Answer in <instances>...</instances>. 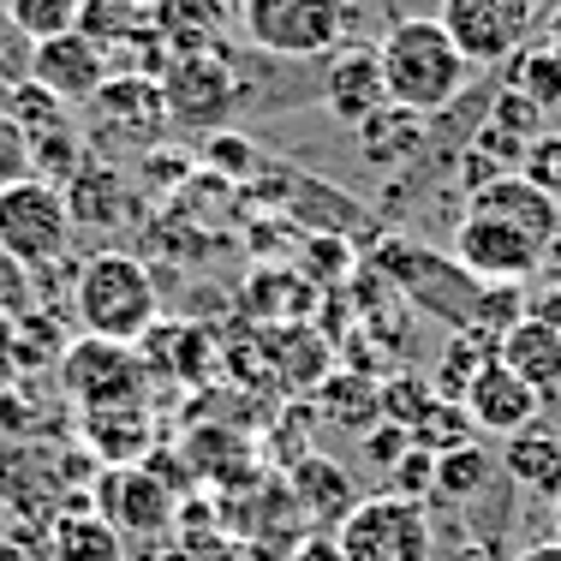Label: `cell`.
Segmentation results:
<instances>
[{"label":"cell","instance_id":"cell-3","mask_svg":"<svg viewBox=\"0 0 561 561\" xmlns=\"http://www.w3.org/2000/svg\"><path fill=\"white\" fill-rule=\"evenodd\" d=\"M358 24V0H239V36L270 60L341 55Z\"/></svg>","mask_w":561,"mask_h":561},{"label":"cell","instance_id":"cell-13","mask_svg":"<svg viewBox=\"0 0 561 561\" xmlns=\"http://www.w3.org/2000/svg\"><path fill=\"white\" fill-rule=\"evenodd\" d=\"M24 78L43 84L48 96H60L66 108H90L96 90L114 78V66H108V48H96L90 36L66 31V36H48V43H31V55H24Z\"/></svg>","mask_w":561,"mask_h":561},{"label":"cell","instance_id":"cell-27","mask_svg":"<svg viewBox=\"0 0 561 561\" xmlns=\"http://www.w3.org/2000/svg\"><path fill=\"white\" fill-rule=\"evenodd\" d=\"M55 561H119L126 543L102 514H55Z\"/></svg>","mask_w":561,"mask_h":561},{"label":"cell","instance_id":"cell-40","mask_svg":"<svg viewBox=\"0 0 561 561\" xmlns=\"http://www.w3.org/2000/svg\"><path fill=\"white\" fill-rule=\"evenodd\" d=\"M346 270H353V245H346V239L323 233V239H311V245H305V275H311V280L335 287V280H341Z\"/></svg>","mask_w":561,"mask_h":561},{"label":"cell","instance_id":"cell-10","mask_svg":"<svg viewBox=\"0 0 561 561\" xmlns=\"http://www.w3.org/2000/svg\"><path fill=\"white\" fill-rule=\"evenodd\" d=\"M84 119H90V138L108 144V150H156V138L168 131L162 84L144 72H114L84 108Z\"/></svg>","mask_w":561,"mask_h":561},{"label":"cell","instance_id":"cell-22","mask_svg":"<svg viewBox=\"0 0 561 561\" xmlns=\"http://www.w3.org/2000/svg\"><path fill=\"white\" fill-rule=\"evenodd\" d=\"M424 144H431V119L394 108V102H389L377 119H365V126H358V150H365V162L382 168V173L412 168V162L424 156Z\"/></svg>","mask_w":561,"mask_h":561},{"label":"cell","instance_id":"cell-47","mask_svg":"<svg viewBox=\"0 0 561 561\" xmlns=\"http://www.w3.org/2000/svg\"><path fill=\"white\" fill-rule=\"evenodd\" d=\"M460 561H502V556L484 550V543H472V550H460Z\"/></svg>","mask_w":561,"mask_h":561},{"label":"cell","instance_id":"cell-23","mask_svg":"<svg viewBox=\"0 0 561 561\" xmlns=\"http://www.w3.org/2000/svg\"><path fill=\"white\" fill-rule=\"evenodd\" d=\"M317 407H323L329 424L365 436L370 424H382V382L365 377V370H329V377L317 382Z\"/></svg>","mask_w":561,"mask_h":561},{"label":"cell","instance_id":"cell-16","mask_svg":"<svg viewBox=\"0 0 561 561\" xmlns=\"http://www.w3.org/2000/svg\"><path fill=\"white\" fill-rule=\"evenodd\" d=\"M466 412H472V424L484 436H514V431H526V424H538V407H543V394L531 389V382H519L514 370L502 365H490L484 377L466 389V400H460Z\"/></svg>","mask_w":561,"mask_h":561},{"label":"cell","instance_id":"cell-35","mask_svg":"<svg viewBox=\"0 0 561 561\" xmlns=\"http://www.w3.org/2000/svg\"><path fill=\"white\" fill-rule=\"evenodd\" d=\"M431 400H436V382L431 377H412V370L382 377V419L400 424V431H412V424L431 412Z\"/></svg>","mask_w":561,"mask_h":561},{"label":"cell","instance_id":"cell-21","mask_svg":"<svg viewBox=\"0 0 561 561\" xmlns=\"http://www.w3.org/2000/svg\"><path fill=\"white\" fill-rule=\"evenodd\" d=\"M150 448H156L150 407H119L84 419V454H96V466H144Z\"/></svg>","mask_w":561,"mask_h":561},{"label":"cell","instance_id":"cell-9","mask_svg":"<svg viewBox=\"0 0 561 561\" xmlns=\"http://www.w3.org/2000/svg\"><path fill=\"white\" fill-rule=\"evenodd\" d=\"M550 0H443V31L472 66H507L531 43Z\"/></svg>","mask_w":561,"mask_h":561},{"label":"cell","instance_id":"cell-34","mask_svg":"<svg viewBox=\"0 0 561 561\" xmlns=\"http://www.w3.org/2000/svg\"><path fill=\"white\" fill-rule=\"evenodd\" d=\"M490 126H496L502 138H514V144H526V150H531V144H538L543 131H550V114H543L538 102H526L519 90H507V84H502V96L490 102Z\"/></svg>","mask_w":561,"mask_h":561},{"label":"cell","instance_id":"cell-26","mask_svg":"<svg viewBox=\"0 0 561 561\" xmlns=\"http://www.w3.org/2000/svg\"><path fill=\"white\" fill-rule=\"evenodd\" d=\"M496 478H502V460L484 443H466L454 454H436V496H431V507H443V502L448 507H472L490 484H496Z\"/></svg>","mask_w":561,"mask_h":561},{"label":"cell","instance_id":"cell-49","mask_svg":"<svg viewBox=\"0 0 561 561\" xmlns=\"http://www.w3.org/2000/svg\"><path fill=\"white\" fill-rule=\"evenodd\" d=\"M550 507H556V538H561V496H556V502H550Z\"/></svg>","mask_w":561,"mask_h":561},{"label":"cell","instance_id":"cell-31","mask_svg":"<svg viewBox=\"0 0 561 561\" xmlns=\"http://www.w3.org/2000/svg\"><path fill=\"white\" fill-rule=\"evenodd\" d=\"M466 443H478V424H472V412H466L460 400H443V394H436L431 412L412 424V448L454 454V448H466Z\"/></svg>","mask_w":561,"mask_h":561},{"label":"cell","instance_id":"cell-5","mask_svg":"<svg viewBox=\"0 0 561 561\" xmlns=\"http://www.w3.org/2000/svg\"><path fill=\"white\" fill-rule=\"evenodd\" d=\"M162 108H168V131H197V138H216L239 119L245 108V78L227 48H197L180 55L162 72Z\"/></svg>","mask_w":561,"mask_h":561},{"label":"cell","instance_id":"cell-36","mask_svg":"<svg viewBox=\"0 0 561 561\" xmlns=\"http://www.w3.org/2000/svg\"><path fill=\"white\" fill-rule=\"evenodd\" d=\"M526 317H531V305H526V293H519L514 280H484V293H478V311H472L478 329L507 335V329L526 323Z\"/></svg>","mask_w":561,"mask_h":561},{"label":"cell","instance_id":"cell-32","mask_svg":"<svg viewBox=\"0 0 561 561\" xmlns=\"http://www.w3.org/2000/svg\"><path fill=\"white\" fill-rule=\"evenodd\" d=\"M275 365H280V377L287 382H323L329 377V358H335V346H329L323 335H311V329H280L275 335Z\"/></svg>","mask_w":561,"mask_h":561},{"label":"cell","instance_id":"cell-11","mask_svg":"<svg viewBox=\"0 0 561 561\" xmlns=\"http://www.w3.org/2000/svg\"><path fill=\"white\" fill-rule=\"evenodd\" d=\"M90 502H96V514L119 531V543L162 538V531H173V514H180L173 490L162 478H150L144 466H102Z\"/></svg>","mask_w":561,"mask_h":561},{"label":"cell","instance_id":"cell-2","mask_svg":"<svg viewBox=\"0 0 561 561\" xmlns=\"http://www.w3.org/2000/svg\"><path fill=\"white\" fill-rule=\"evenodd\" d=\"M72 305H78L84 335L119 341V346H138L156 323H162L156 275H150V263L131 257V251H96V257L78 263Z\"/></svg>","mask_w":561,"mask_h":561},{"label":"cell","instance_id":"cell-48","mask_svg":"<svg viewBox=\"0 0 561 561\" xmlns=\"http://www.w3.org/2000/svg\"><path fill=\"white\" fill-rule=\"evenodd\" d=\"M0 561H24V550L19 543H0Z\"/></svg>","mask_w":561,"mask_h":561},{"label":"cell","instance_id":"cell-39","mask_svg":"<svg viewBox=\"0 0 561 561\" xmlns=\"http://www.w3.org/2000/svg\"><path fill=\"white\" fill-rule=\"evenodd\" d=\"M519 173H526V180L538 185V192H550L556 204H561V126H550L538 144H531L526 162H519Z\"/></svg>","mask_w":561,"mask_h":561},{"label":"cell","instance_id":"cell-44","mask_svg":"<svg viewBox=\"0 0 561 561\" xmlns=\"http://www.w3.org/2000/svg\"><path fill=\"white\" fill-rule=\"evenodd\" d=\"M293 561H341L335 531H311V538H299L293 543Z\"/></svg>","mask_w":561,"mask_h":561},{"label":"cell","instance_id":"cell-38","mask_svg":"<svg viewBox=\"0 0 561 561\" xmlns=\"http://www.w3.org/2000/svg\"><path fill=\"white\" fill-rule=\"evenodd\" d=\"M204 162L227 173V180H245V173H257V144L245 138V131H216V138H204Z\"/></svg>","mask_w":561,"mask_h":561},{"label":"cell","instance_id":"cell-24","mask_svg":"<svg viewBox=\"0 0 561 561\" xmlns=\"http://www.w3.org/2000/svg\"><path fill=\"white\" fill-rule=\"evenodd\" d=\"M496 358H502V335H490V329H478V323L454 329L448 346H443V365H436V377H431L436 394H443V400H466V389H472Z\"/></svg>","mask_w":561,"mask_h":561},{"label":"cell","instance_id":"cell-19","mask_svg":"<svg viewBox=\"0 0 561 561\" xmlns=\"http://www.w3.org/2000/svg\"><path fill=\"white\" fill-rule=\"evenodd\" d=\"M66 192V209H72V227H119L131 209V192H126V173L102 156H84V168L60 185Z\"/></svg>","mask_w":561,"mask_h":561},{"label":"cell","instance_id":"cell-7","mask_svg":"<svg viewBox=\"0 0 561 561\" xmlns=\"http://www.w3.org/2000/svg\"><path fill=\"white\" fill-rule=\"evenodd\" d=\"M60 394L72 400L78 412H119V407H144L150 400V370H144L138 346L119 341H72L60 353Z\"/></svg>","mask_w":561,"mask_h":561},{"label":"cell","instance_id":"cell-15","mask_svg":"<svg viewBox=\"0 0 561 561\" xmlns=\"http://www.w3.org/2000/svg\"><path fill=\"white\" fill-rule=\"evenodd\" d=\"M466 209H472V216H490V221L519 227V233L538 239L543 251L561 239V204H556L550 192H538L526 173H502V180H490L484 192L466 197Z\"/></svg>","mask_w":561,"mask_h":561},{"label":"cell","instance_id":"cell-14","mask_svg":"<svg viewBox=\"0 0 561 561\" xmlns=\"http://www.w3.org/2000/svg\"><path fill=\"white\" fill-rule=\"evenodd\" d=\"M323 108L341 119V126H365L389 108V84H382V60L377 48L353 43L341 55H329L323 66Z\"/></svg>","mask_w":561,"mask_h":561},{"label":"cell","instance_id":"cell-41","mask_svg":"<svg viewBox=\"0 0 561 561\" xmlns=\"http://www.w3.org/2000/svg\"><path fill=\"white\" fill-rule=\"evenodd\" d=\"M19 180H31V138L19 131V119L0 108V192Z\"/></svg>","mask_w":561,"mask_h":561},{"label":"cell","instance_id":"cell-43","mask_svg":"<svg viewBox=\"0 0 561 561\" xmlns=\"http://www.w3.org/2000/svg\"><path fill=\"white\" fill-rule=\"evenodd\" d=\"M144 180H150V185H185V180H192V156H180V150H144Z\"/></svg>","mask_w":561,"mask_h":561},{"label":"cell","instance_id":"cell-28","mask_svg":"<svg viewBox=\"0 0 561 561\" xmlns=\"http://www.w3.org/2000/svg\"><path fill=\"white\" fill-rule=\"evenodd\" d=\"M502 72H507V90H519L526 102H538L543 114L561 108V55L550 43H526Z\"/></svg>","mask_w":561,"mask_h":561},{"label":"cell","instance_id":"cell-1","mask_svg":"<svg viewBox=\"0 0 561 561\" xmlns=\"http://www.w3.org/2000/svg\"><path fill=\"white\" fill-rule=\"evenodd\" d=\"M377 60H382V84H389V102L407 114H448L454 102L472 90V72L478 66L454 48V36L443 31V19H394L389 36L377 43Z\"/></svg>","mask_w":561,"mask_h":561},{"label":"cell","instance_id":"cell-42","mask_svg":"<svg viewBox=\"0 0 561 561\" xmlns=\"http://www.w3.org/2000/svg\"><path fill=\"white\" fill-rule=\"evenodd\" d=\"M358 448H365V460H370V466H382V472H394V466H400V454L412 448V431H400V424H389V419H382V424H370V431L358 436Z\"/></svg>","mask_w":561,"mask_h":561},{"label":"cell","instance_id":"cell-25","mask_svg":"<svg viewBox=\"0 0 561 561\" xmlns=\"http://www.w3.org/2000/svg\"><path fill=\"white\" fill-rule=\"evenodd\" d=\"M78 36H90L96 48H144L156 36L150 0H84L78 12Z\"/></svg>","mask_w":561,"mask_h":561},{"label":"cell","instance_id":"cell-17","mask_svg":"<svg viewBox=\"0 0 561 561\" xmlns=\"http://www.w3.org/2000/svg\"><path fill=\"white\" fill-rule=\"evenodd\" d=\"M287 490H293V502H299V514L311 519L317 531L341 526V519L358 507V490H353V478H346V466H335L329 454H317V448L293 460V478H287Z\"/></svg>","mask_w":561,"mask_h":561},{"label":"cell","instance_id":"cell-29","mask_svg":"<svg viewBox=\"0 0 561 561\" xmlns=\"http://www.w3.org/2000/svg\"><path fill=\"white\" fill-rule=\"evenodd\" d=\"M7 114L19 119V131L24 138H55V131H66V126H78L72 119V108H66L60 96H48L43 84H31V78H19V84L7 90Z\"/></svg>","mask_w":561,"mask_h":561},{"label":"cell","instance_id":"cell-12","mask_svg":"<svg viewBox=\"0 0 561 561\" xmlns=\"http://www.w3.org/2000/svg\"><path fill=\"white\" fill-rule=\"evenodd\" d=\"M454 257H460V270L472 280H514L519 287L526 275H538L543 263H550V251H543L538 239H526L519 227L466 209V216L454 221Z\"/></svg>","mask_w":561,"mask_h":561},{"label":"cell","instance_id":"cell-37","mask_svg":"<svg viewBox=\"0 0 561 561\" xmlns=\"http://www.w3.org/2000/svg\"><path fill=\"white\" fill-rule=\"evenodd\" d=\"M389 490H394V496H407V502L431 507V496H436V454L431 448H407V454H400V466L389 472Z\"/></svg>","mask_w":561,"mask_h":561},{"label":"cell","instance_id":"cell-33","mask_svg":"<svg viewBox=\"0 0 561 561\" xmlns=\"http://www.w3.org/2000/svg\"><path fill=\"white\" fill-rule=\"evenodd\" d=\"M185 448H192L185 460H192L197 478H245L251 472L245 443H239V436H227V431H197Z\"/></svg>","mask_w":561,"mask_h":561},{"label":"cell","instance_id":"cell-20","mask_svg":"<svg viewBox=\"0 0 561 561\" xmlns=\"http://www.w3.org/2000/svg\"><path fill=\"white\" fill-rule=\"evenodd\" d=\"M502 365L514 370L519 382H531L543 400L561 394V329L556 317H526L502 335Z\"/></svg>","mask_w":561,"mask_h":561},{"label":"cell","instance_id":"cell-8","mask_svg":"<svg viewBox=\"0 0 561 561\" xmlns=\"http://www.w3.org/2000/svg\"><path fill=\"white\" fill-rule=\"evenodd\" d=\"M72 209H66V192L48 180H19L0 192V257L19 263V270H43V263L66 257L72 245Z\"/></svg>","mask_w":561,"mask_h":561},{"label":"cell","instance_id":"cell-18","mask_svg":"<svg viewBox=\"0 0 561 561\" xmlns=\"http://www.w3.org/2000/svg\"><path fill=\"white\" fill-rule=\"evenodd\" d=\"M502 478L514 490H526V496H538V502H556L561 496V436L550 424L514 431L502 448Z\"/></svg>","mask_w":561,"mask_h":561},{"label":"cell","instance_id":"cell-6","mask_svg":"<svg viewBox=\"0 0 561 561\" xmlns=\"http://www.w3.org/2000/svg\"><path fill=\"white\" fill-rule=\"evenodd\" d=\"M335 543L341 561H431L436 526L424 502L377 490V496H358V507L335 526Z\"/></svg>","mask_w":561,"mask_h":561},{"label":"cell","instance_id":"cell-30","mask_svg":"<svg viewBox=\"0 0 561 561\" xmlns=\"http://www.w3.org/2000/svg\"><path fill=\"white\" fill-rule=\"evenodd\" d=\"M0 12H7L12 36H24V43H48V36L78 31L84 0H0Z\"/></svg>","mask_w":561,"mask_h":561},{"label":"cell","instance_id":"cell-4","mask_svg":"<svg viewBox=\"0 0 561 561\" xmlns=\"http://www.w3.org/2000/svg\"><path fill=\"white\" fill-rule=\"evenodd\" d=\"M370 270H377L400 299L412 305V311L436 317V323L448 329H466L478 311V293H484V280H472L460 270V257H443V251L419 245V239L407 233H389L377 251H370Z\"/></svg>","mask_w":561,"mask_h":561},{"label":"cell","instance_id":"cell-45","mask_svg":"<svg viewBox=\"0 0 561 561\" xmlns=\"http://www.w3.org/2000/svg\"><path fill=\"white\" fill-rule=\"evenodd\" d=\"M543 43L561 55V0H550V7H543Z\"/></svg>","mask_w":561,"mask_h":561},{"label":"cell","instance_id":"cell-50","mask_svg":"<svg viewBox=\"0 0 561 561\" xmlns=\"http://www.w3.org/2000/svg\"><path fill=\"white\" fill-rule=\"evenodd\" d=\"M0 270H7V257H0Z\"/></svg>","mask_w":561,"mask_h":561},{"label":"cell","instance_id":"cell-46","mask_svg":"<svg viewBox=\"0 0 561 561\" xmlns=\"http://www.w3.org/2000/svg\"><path fill=\"white\" fill-rule=\"evenodd\" d=\"M514 561H561V538H550V543H526Z\"/></svg>","mask_w":561,"mask_h":561}]
</instances>
